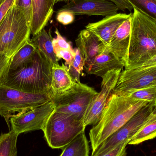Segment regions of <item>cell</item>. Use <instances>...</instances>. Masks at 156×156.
I'll return each mask as SVG.
<instances>
[{
	"label": "cell",
	"mask_w": 156,
	"mask_h": 156,
	"mask_svg": "<svg viewBox=\"0 0 156 156\" xmlns=\"http://www.w3.org/2000/svg\"><path fill=\"white\" fill-rule=\"evenodd\" d=\"M156 137V113L155 112L128 144L138 145Z\"/></svg>",
	"instance_id": "22"
},
{
	"label": "cell",
	"mask_w": 156,
	"mask_h": 156,
	"mask_svg": "<svg viewBox=\"0 0 156 156\" xmlns=\"http://www.w3.org/2000/svg\"><path fill=\"white\" fill-rule=\"evenodd\" d=\"M156 55V20L136 8L132 14L125 69L142 67Z\"/></svg>",
	"instance_id": "2"
},
{
	"label": "cell",
	"mask_w": 156,
	"mask_h": 156,
	"mask_svg": "<svg viewBox=\"0 0 156 156\" xmlns=\"http://www.w3.org/2000/svg\"><path fill=\"white\" fill-rule=\"evenodd\" d=\"M5 1V0H0V6Z\"/></svg>",
	"instance_id": "38"
},
{
	"label": "cell",
	"mask_w": 156,
	"mask_h": 156,
	"mask_svg": "<svg viewBox=\"0 0 156 156\" xmlns=\"http://www.w3.org/2000/svg\"><path fill=\"white\" fill-rule=\"evenodd\" d=\"M132 14L119 13L105 16L100 21L88 24L85 29L95 34L107 48L117 29L124 21L132 16Z\"/></svg>",
	"instance_id": "13"
},
{
	"label": "cell",
	"mask_w": 156,
	"mask_h": 156,
	"mask_svg": "<svg viewBox=\"0 0 156 156\" xmlns=\"http://www.w3.org/2000/svg\"><path fill=\"white\" fill-rule=\"evenodd\" d=\"M14 5L22 9L27 22L31 25L33 13L32 0H15Z\"/></svg>",
	"instance_id": "29"
},
{
	"label": "cell",
	"mask_w": 156,
	"mask_h": 156,
	"mask_svg": "<svg viewBox=\"0 0 156 156\" xmlns=\"http://www.w3.org/2000/svg\"><path fill=\"white\" fill-rule=\"evenodd\" d=\"M15 0H5L0 6V23L10 8L14 3Z\"/></svg>",
	"instance_id": "33"
},
{
	"label": "cell",
	"mask_w": 156,
	"mask_h": 156,
	"mask_svg": "<svg viewBox=\"0 0 156 156\" xmlns=\"http://www.w3.org/2000/svg\"><path fill=\"white\" fill-rule=\"evenodd\" d=\"M136 8L156 20V0H127Z\"/></svg>",
	"instance_id": "26"
},
{
	"label": "cell",
	"mask_w": 156,
	"mask_h": 156,
	"mask_svg": "<svg viewBox=\"0 0 156 156\" xmlns=\"http://www.w3.org/2000/svg\"><path fill=\"white\" fill-rule=\"evenodd\" d=\"M75 51L74 60L71 65L68 67V69L74 81L76 82H80V76L82 73L85 63L77 48L75 49Z\"/></svg>",
	"instance_id": "25"
},
{
	"label": "cell",
	"mask_w": 156,
	"mask_h": 156,
	"mask_svg": "<svg viewBox=\"0 0 156 156\" xmlns=\"http://www.w3.org/2000/svg\"><path fill=\"white\" fill-rule=\"evenodd\" d=\"M124 95H127L133 99L151 103L154 107L156 113V85L129 92Z\"/></svg>",
	"instance_id": "24"
},
{
	"label": "cell",
	"mask_w": 156,
	"mask_h": 156,
	"mask_svg": "<svg viewBox=\"0 0 156 156\" xmlns=\"http://www.w3.org/2000/svg\"><path fill=\"white\" fill-rule=\"evenodd\" d=\"M126 155H127V153H126V151H125L121 156H126Z\"/></svg>",
	"instance_id": "37"
},
{
	"label": "cell",
	"mask_w": 156,
	"mask_h": 156,
	"mask_svg": "<svg viewBox=\"0 0 156 156\" xmlns=\"http://www.w3.org/2000/svg\"><path fill=\"white\" fill-rule=\"evenodd\" d=\"M53 40L50 31H47L45 28L37 34L33 36L30 39L31 43L44 55L52 66L58 64L59 60L54 51Z\"/></svg>",
	"instance_id": "19"
},
{
	"label": "cell",
	"mask_w": 156,
	"mask_h": 156,
	"mask_svg": "<svg viewBox=\"0 0 156 156\" xmlns=\"http://www.w3.org/2000/svg\"><path fill=\"white\" fill-rule=\"evenodd\" d=\"M86 72L102 78L109 71L124 67L123 63L108 48L94 58L89 65L84 66Z\"/></svg>",
	"instance_id": "17"
},
{
	"label": "cell",
	"mask_w": 156,
	"mask_h": 156,
	"mask_svg": "<svg viewBox=\"0 0 156 156\" xmlns=\"http://www.w3.org/2000/svg\"><path fill=\"white\" fill-rule=\"evenodd\" d=\"M19 135L12 130L0 135V156H17L16 147Z\"/></svg>",
	"instance_id": "23"
},
{
	"label": "cell",
	"mask_w": 156,
	"mask_h": 156,
	"mask_svg": "<svg viewBox=\"0 0 156 156\" xmlns=\"http://www.w3.org/2000/svg\"><path fill=\"white\" fill-rule=\"evenodd\" d=\"M122 69H116L109 71L102 78L101 90L94 98L83 119L85 127L96 124L99 122L117 84Z\"/></svg>",
	"instance_id": "10"
},
{
	"label": "cell",
	"mask_w": 156,
	"mask_h": 156,
	"mask_svg": "<svg viewBox=\"0 0 156 156\" xmlns=\"http://www.w3.org/2000/svg\"><path fill=\"white\" fill-rule=\"evenodd\" d=\"M52 68L50 62L37 49L30 62L9 72L4 85L25 92L50 96Z\"/></svg>",
	"instance_id": "3"
},
{
	"label": "cell",
	"mask_w": 156,
	"mask_h": 156,
	"mask_svg": "<svg viewBox=\"0 0 156 156\" xmlns=\"http://www.w3.org/2000/svg\"><path fill=\"white\" fill-rule=\"evenodd\" d=\"M132 16L126 19L117 29L107 48L125 66L130 44Z\"/></svg>",
	"instance_id": "15"
},
{
	"label": "cell",
	"mask_w": 156,
	"mask_h": 156,
	"mask_svg": "<svg viewBox=\"0 0 156 156\" xmlns=\"http://www.w3.org/2000/svg\"><path fill=\"white\" fill-rule=\"evenodd\" d=\"M76 83L67 67L64 64L52 66L50 98L51 99L66 91Z\"/></svg>",
	"instance_id": "18"
},
{
	"label": "cell",
	"mask_w": 156,
	"mask_h": 156,
	"mask_svg": "<svg viewBox=\"0 0 156 156\" xmlns=\"http://www.w3.org/2000/svg\"><path fill=\"white\" fill-rule=\"evenodd\" d=\"M69 1V0H54V2H55V4L60 2H68Z\"/></svg>",
	"instance_id": "36"
},
{
	"label": "cell",
	"mask_w": 156,
	"mask_h": 156,
	"mask_svg": "<svg viewBox=\"0 0 156 156\" xmlns=\"http://www.w3.org/2000/svg\"><path fill=\"white\" fill-rule=\"evenodd\" d=\"M55 106L52 100L26 112L17 115L10 119L11 130L17 134L36 130L43 131Z\"/></svg>",
	"instance_id": "11"
},
{
	"label": "cell",
	"mask_w": 156,
	"mask_h": 156,
	"mask_svg": "<svg viewBox=\"0 0 156 156\" xmlns=\"http://www.w3.org/2000/svg\"><path fill=\"white\" fill-rule=\"evenodd\" d=\"M30 35L23 12L13 5L0 23V54L12 58L30 40Z\"/></svg>",
	"instance_id": "4"
},
{
	"label": "cell",
	"mask_w": 156,
	"mask_h": 156,
	"mask_svg": "<svg viewBox=\"0 0 156 156\" xmlns=\"http://www.w3.org/2000/svg\"><path fill=\"white\" fill-rule=\"evenodd\" d=\"M76 43L85 66L90 64L96 57L107 48L95 34L86 29L80 32Z\"/></svg>",
	"instance_id": "14"
},
{
	"label": "cell",
	"mask_w": 156,
	"mask_h": 156,
	"mask_svg": "<svg viewBox=\"0 0 156 156\" xmlns=\"http://www.w3.org/2000/svg\"><path fill=\"white\" fill-rule=\"evenodd\" d=\"M155 112L153 105L148 103L140 109L127 122L105 140L91 156H100L112 150L117 145L129 142Z\"/></svg>",
	"instance_id": "8"
},
{
	"label": "cell",
	"mask_w": 156,
	"mask_h": 156,
	"mask_svg": "<svg viewBox=\"0 0 156 156\" xmlns=\"http://www.w3.org/2000/svg\"><path fill=\"white\" fill-rule=\"evenodd\" d=\"M98 93L94 88L81 82H76L66 91L51 98L55 111L75 115L84 119L93 100Z\"/></svg>",
	"instance_id": "7"
},
{
	"label": "cell",
	"mask_w": 156,
	"mask_h": 156,
	"mask_svg": "<svg viewBox=\"0 0 156 156\" xmlns=\"http://www.w3.org/2000/svg\"><path fill=\"white\" fill-rule=\"evenodd\" d=\"M36 49L30 40L28 41L11 58L10 72L15 71L30 62Z\"/></svg>",
	"instance_id": "20"
},
{
	"label": "cell",
	"mask_w": 156,
	"mask_h": 156,
	"mask_svg": "<svg viewBox=\"0 0 156 156\" xmlns=\"http://www.w3.org/2000/svg\"><path fill=\"white\" fill-rule=\"evenodd\" d=\"M57 21L64 25H68L74 22L75 15L69 12H57Z\"/></svg>",
	"instance_id": "31"
},
{
	"label": "cell",
	"mask_w": 156,
	"mask_h": 156,
	"mask_svg": "<svg viewBox=\"0 0 156 156\" xmlns=\"http://www.w3.org/2000/svg\"><path fill=\"white\" fill-rule=\"evenodd\" d=\"M85 128L83 119L55 110L48 117L43 131L50 147L62 149L84 132Z\"/></svg>",
	"instance_id": "5"
},
{
	"label": "cell",
	"mask_w": 156,
	"mask_h": 156,
	"mask_svg": "<svg viewBox=\"0 0 156 156\" xmlns=\"http://www.w3.org/2000/svg\"><path fill=\"white\" fill-rule=\"evenodd\" d=\"M156 85V66L122 71L113 94L124 95L129 92Z\"/></svg>",
	"instance_id": "9"
},
{
	"label": "cell",
	"mask_w": 156,
	"mask_h": 156,
	"mask_svg": "<svg viewBox=\"0 0 156 156\" xmlns=\"http://www.w3.org/2000/svg\"><path fill=\"white\" fill-rule=\"evenodd\" d=\"M11 58L0 54V85H4L10 72Z\"/></svg>",
	"instance_id": "27"
},
{
	"label": "cell",
	"mask_w": 156,
	"mask_h": 156,
	"mask_svg": "<svg viewBox=\"0 0 156 156\" xmlns=\"http://www.w3.org/2000/svg\"><path fill=\"white\" fill-rule=\"evenodd\" d=\"M110 1L117 5L119 10L125 12L126 10L131 11L133 10V7L127 0H107Z\"/></svg>",
	"instance_id": "34"
},
{
	"label": "cell",
	"mask_w": 156,
	"mask_h": 156,
	"mask_svg": "<svg viewBox=\"0 0 156 156\" xmlns=\"http://www.w3.org/2000/svg\"><path fill=\"white\" fill-rule=\"evenodd\" d=\"M55 34L56 35V37L53 38V40L54 51L58 49H67L72 51L75 50L72 48L70 42H67L66 40L57 28H55Z\"/></svg>",
	"instance_id": "28"
},
{
	"label": "cell",
	"mask_w": 156,
	"mask_h": 156,
	"mask_svg": "<svg viewBox=\"0 0 156 156\" xmlns=\"http://www.w3.org/2000/svg\"><path fill=\"white\" fill-rule=\"evenodd\" d=\"M148 102L126 95L113 94L97 124L90 130L92 152L105 140L127 122Z\"/></svg>",
	"instance_id": "1"
},
{
	"label": "cell",
	"mask_w": 156,
	"mask_h": 156,
	"mask_svg": "<svg viewBox=\"0 0 156 156\" xmlns=\"http://www.w3.org/2000/svg\"><path fill=\"white\" fill-rule=\"evenodd\" d=\"M128 143V142H125L122 143L110 152L100 156H121L124 152L126 151V147Z\"/></svg>",
	"instance_id": "32"
},
{
	"label": "cell",
	"mask_w": 156,
	"mask_h": 156,
	"mask_svg": "<svg viewBox=\"0 0 156 156\" xmlns=\"http://www.w3.org/2000/svg\"><path fill=\"white\" fill-rule=\"evenodd\" d=\"M156 66V55L154 57L146 62L142 67L152 66Z\"/></svg>",
	"instance_id": "35"
},
{
	"label": "cell",
	"mask_w": 156,
	"mask_h": 156,
	"mask_svg": "<svg viewBox=\"0 0 156 156\" xmlns=\"http://www.w3.org/2000/svg\"><path fill=\"white\" fill-rule=\"evenodd\" d=\"M54 0H32L31 34L36 35L45 28L54 13Z\"/></svg>",
	"instance_id": "16"
},
{
	"label": "cell",
	"mask_w": 156,
	"mask_h": 156,
	"mask_svg": "<svg viewBox=\"0 0 156 156\" xmlns=\"http://www.w3.org/2000/svg\"><path fill=\"white\" fill-rule=\"evenodd\" d=\"M55 53L58 59H64L68 66L71 65L75 57V50L72 51L67 49H58L55 51Z\"/></svg>",
	"instance_id": "30"
},
{
	"label": "cell",
	"mask_w": 156,
	"mask_h": 156,
	"mask_svg": "<svg viewBox=\"0 0 156 156\" xmlns=\"http://www.w3.org/2000/svg\"><path fill=\"white\" fill-rule=\"evenodd\" d=\"M89 143L83 132L62 148L59 156H89Z\"/></svg>",
	"instance_id": "21"
},
{
	"label": "cell",
	"mask_w": 156,
	"mask_h": 156,
	"mask_svg": "<svg viewBox=\"0 0 156 156\" xmlns=\"http://www.w3.org/2000/svg\"><path fill=\"white\" fill-rule=\"evenodd\" d=\"M51 100L44 94L25 92L5 85H0V115L10 128L11 117L33 110Z\"/></svg>",
	"instance_id": "6"
},
{
	"label": "cell",
	"mask_w": 156,
	"mask_h": 156,
	"mask_svg": "<svg viewBox=\"0 0 156 156\" xmlns=\"http://www.w3.org/2000/svg\"><path fill=\"white\" fill-rule=\"evenodd\" d=\"M116 5L107 0H69L57 12H69L76 15L109 16L118 13Z\"/></svg>",
	"instance_id": "12"
}]
</instances>
